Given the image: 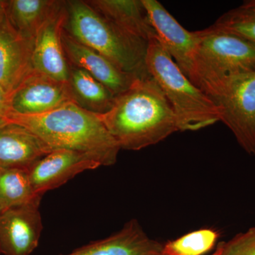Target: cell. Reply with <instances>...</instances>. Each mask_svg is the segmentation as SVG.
Here are the masks:
<instances>
[{
	"mask_svg": "<svg viewBox=\"0 0 255 255\" xmlns=\"http://www.w3.org/2000/svg\"><path fill=\"white\" fill-rule=\"evenodd\" d=\"M98 115L121 150H140L179 131L170 104L151 77L137 79L115 96L108 112Z\"/></svg>",
	"mask_w": 255,
	"mask_h": 255,
	"instance_id": "obj_1",
	"label": "cell"
},
{
	"mask_svg": "<svg viewBox=\"0 0 255 255\" xmlns=\"http://www.w3.org/2000/svg\"><path fill=\"white\" fill-rule=\"evenodd\" d=\"M7 122L26 128L52 150L65 149L86 154L101 166L114 165L121 150L98 114L84 110L75 102L41 115L11 112Z\"/></svg>",
	"mask_w": 255,
	"mask_h": 255,
	"instance_id": "obj_2",
	"label": "cell"
},
{
	"mask_svg": "<svg viewBox=\"0 0 255 255\" xmlns=\"http://www.w3.org/2000/svg\"><path fill=\"white\" fill-rule=\"evenodd\" d=\"M64 30L79 43L108 58L124 71L150 77L145 65L148 42L135 38L96 11L87 1H65Z\"/></svg>",
	"mask_w": 255,
	"mask_h": 255,
	"instance_id": "obj_3",
	"label": "cell"
},
{
	"mask_svg": "<svg viewBox=\"0 0 255 255\" xmlns=\"http://www.w3.org/2000/svg\"><path fill=\"white\" fill-rule=\"evenodd\" d=\"M145 65L170 104L179 131H194L220 122L219 107L182 73L157 37L148 41Z\"/></svg>",
	"mask_w": 255,
	"mask_h": 255,
	"instance_id": "obj_4",
	"label": "cell"
},
{
	"mask_svg": "<svg viewBox=\"0 0 255 255\" xmlns=\"http://www.w3.org/2000/svg\"><path fill=\"white\" fill-rule=\"evenodd\" d=\"M201 32L190 80L212 99L233 77L255 68V45L211 27Z\"/></svg>",
	"mask_w": 255,
	"mask_h": 255,
	"instance_id": "obj_5",
	"label": "cell"
},
{
	"mask_svg": "<svg viewBox=\"0 0 255 255\" xmlns=\"http://www.w3.org/2000/svg\"><path fill=\"white\" fill-rule=\"evenodd\" d=\"M212 100L221 110V120L239 145L255 155V68L225 84Z\"/></svg>",
	"mask_w": 255,
	"mask_h": 255,
	"instance_id": "obj_6",
	"label": "cell"
},
{
	"mask_svg": "<svg viewBox=\"0 0 255 255\" xmlns=\"http://www.w3.org/2000/svg\"><path fill=\"white\" fill-rule=\"evenodd\" d=\"M142 2L157 40L190 80L201 31L186 30L157 0H142Z\"/></svg>",
	"mask_w": 255,
	"mask_h": 255,
	"instance_id": "obj_7",
	"label": "cell"
},
{
	"mask_svg": "<svg viewBox=\"0 0 255 255\" xmlns=\"http://www.w3.org/2000/svg\"><path fill=\"white\" fill-rule=\"evenodd\" d=\"M66 18L65 1L41 25L33 38V70L60 82H68L70 65L62 43Z\"/></svg>",
	"mask_w": 255,
	"mask_h": 255,
	"instance_id": "obj_8",
	"label": "cell"
},
{
	"mask_svg": "<svg viewBox=\"0 0 255 255\" xmlns=\"http://www.w3.org/2000/svg\"><path fill=\"white\" fill-rule=\"evenodd\" d=\"M75 102L68 82H60L33 70L11 96V112L21 115L48 113Z\"/></svg>",
	"mask_w": 255,
	"mask_h": 255,
	"instance_id": "obj_9",
	"label": "cell"
},
{
	"mask_svg": "<svg viewBox=\"0 0 255 255\" xmlns=\"http://www.w3.org/2000/svg\"><path fill=\"white\" fill-rule=\"evenodd\" d=\"M41 199L4 211L0 217V251L4 255H31L39 243L43 223Z\"/></svg>",
	"mask_w": 255,
	"mask_h": 255,
	"instance_id": "obj_10",
	"label": "cell"
},
{
	"mask_svg": "<svg viewBox=\"0 0 255 255\" xmlns=\"http://www.w3.org/2000/svg\"><path fill=\"white\" fill-rule=\"evenodd\" d=\"M100 167L97 160L86 154L57 149L37 161L28 171L35 194L42 197L78 174Z\"/></svg>",
	"mask_w": 255,
	"mask_h": 255,
	"instance_id": "obj_11",
	"label": "cell"
},
{
	"mask_svg": "<svg viewBox=\"0 0 255 255\" xmlns=\"http://www.w3.org/2000/svg\"><path fill=\"white\" fill-rule=\"evenodd\" d=\"M33 39L26 38L6 19L0 25V87L12 95L33 71Z\"/></svg>",
	"mask_w": 255,
	"mask_h": 255,
	"instance_id": "obj_12",
	"label": "cell"
},
{
	"mask_svg": "<svg viewBox=\"0 0 255 255\" xmlns=\"http://www.w3.org/2000/svg\"><path fill=\"white\" fill-rule=\"evenodd\" d=\"M62 43L69 64L85 70L114 95L127 91L139 78L119 68L98 52L79 43L63 30Z\"/></svg>",
	"mask_w": 255,
	"mask_h": 255,
	"instance_id": "obj_13",
	"label": "cell"
},
{
	"mask_svg": "<svg viewBox=\"0 0 255 255\" xmlns=\"http://www.w3.org/2000/svg\"><path fill=\"white\" fill-rule=\"evenodd\" d=\"M52 150L26 128L8 123L0 127V168L29 169Z\"/></svg>",
	"mask_w": 255,
	"mask_h": 255,
	"instance_id": "obj_14",
	"label": "cell"
},
{
	"mask_svg": "<svg viewBox=\"0 0 255 255\" xmlns=\"http://www.w3.org/2000/svg\"><path fill=\"white\" fill-rule=\"evenodd\" d=\"M163 246L151 239L136 220H132L110 237L62 255H159Z\"/></svg>",
	"mask_w": 255,
	"mask_h": 255,
	"instance_id": "obj_15",
	"label": "cell"
},
{
	"mask_svg": "<svg viewBox=\"0 0 255 255\" xmlns=\"http://www.w3.org/2000/svg\"><path fill=\"white\" fill-rule=\"evenodd\" d=\"M87 2L135 38L148 42L157 36L142 0H87Z\"/></svg>",
	"mask_w": 255,
	"mask_h": 255,
	"instance_id": "obj_16",
	"label": "cell"
},
{
	"mask_svg": "<svg viewBox=\"0 0 255 255\" xmlns=\"http://www.w3.org/2000/svg\"><path fill=\"white\" fill-rule=\"evenodd\" d=\"M68 83L75 103L84 110L104 114L113 107L115 95L85 70L70 65Z\"/></svg>",
	"mask_w": 255,
	"mask_h": 255,
	"instance_id": "obj_17",
	"label": "cell"
},
{
	"mask_svg": "<svg viewBox=\"0 0 255 255\" xmlns=\"http://www.w3.org/2000/svg\"><path fill=\"white\" fill-rule=\"evenodd\" d=\"M6 14L16 31L33 39L37 31L63 1L56 0H9Z\"/></svg>",
	"mask_w": 255,
	"mask_h": 255,
	"instance_id": "obj_18",
	"label": "cell"
},
{
	"mask_svg": "<svg viewBox=\"0 0 255 255\" xmlns=\"http://www.w3.org/2000/svg\"><path fill=\"white\" fill-rule=\"evenodd\" d=\"M41 198L33 191L27 169L0 168V204L3 211Z\"/></svg>",
	"mask_w": 255,
	"mask_h": 255,
	"instance_id": "obj_19",
	"label": "cell"
},
{
	"mask_svg": "<svg viewBox=\"0 0 255 255\" xmlns=\"http://www.w3.org/2000/svg\"><path fill=\"white\" fill-rule=\"evenodd\" d=\"M219 236L218 231L209 228L193 231L166 243L162 253L166 255H203L214 248Z\"/></svg>",
	"mask_w": 255,
	"mask_h": 255,
	"instance_id": "obj_20",
	"label": "cell"
},
{
	"mask_svg": "<svg viewBox=\"0 0 255 255\" xmlns=\"http://www.w3.org/2000/svg\"><path fill=\"white\" fill-rule=\"evenodd\" d=\"M210 27L233 33L255 45V6L243 3L222 15Z\"/></svg>",
	"mask_w": 255,
	"mask_h": 255,
	"instance_id": "obj_21",
	"label": "cell"
},
{
	"mask_svg": "<svg viewBox=\"0 0 255 255\" xmlns=\"http://www.w3.org/2000/svg\"><path fill=\"white\" fill-rule=\"evenodd\" d=\"M223 255H255V227L223 242Z\"/></svg>",
	"mask_w": 255,
	"mask_h": 255,
	"instance_id": "obj_22",
	"label": "cell"
},
{
	"mask_svg": "<svg viewBox=\"0 0 255 255\" xmlns=\"http://www.w3.org/2000/svg\"><path fill=\"white\" fill-rule=\"evenodd\" d=\"M11 95L0 87V127L8 124L7 118L11 109Z\"/></svg>",
	"mask_w": 255,
	"mask_h": 255,
	"instance_id": "obj_23",
	"label": "cell"
},
{
	"mask_svg": "<svg viewBox=\"0 0 255 255\" xmlns=\"http://www.w3.org/2000/svg\"><path fill=\"white\" fill-rule=\"evenodd\" d=\"M6 6H7V1L0 0V25L6 19V16H7Z\"/></svg>",
	"mask_w": 255,
	"mask_h": 255,
	"instance_id": "obj_24",
	"label": "cell"
},
{
	"mask_svg": "<svg viewBox=\"0 0 255 255\" xmlns=\"http://www.w3.org/2000/svg\"><path fill=\"white\" fill-rule=\"evenodd\" d=\"M211 255H223V242L219 243V246L216 248V251Z\"/></svg>",
	"mask_w": 255,
	"mask_h": 255,
	"instance_id": "obj_25",
	"label": "cell"
},
{
	"mask_svg": "<svg viewBox=\"0 0 255 255\" xmlns=\"http://www.w3.org/2000/svg\"><path fill=\"white\" fill-rule=\"evenodd\" d=\"M244 3L247 4L251 5V6H255V0H251V1H246Z\"/></svg>",
	"mask_w": 255,
	"mask_h": 255,
	"instance_id": "obj_26",
	"label": "cell"
},
{
	"mask_svg": "<svg viewBox=\"0 0 255 255\" xmlns=\"http://www.w3.org/2000/svg\"><path fill=\"white\" fill-rule=\"evenodd\" d=\"M4 212V211H3L2 207H1V204H0V217H1V214H2V213Z\"/></svg>",
	"mask_w": 255,
	"mask_h": 255,
	"instance_id": "obj_27",
	"label": "cell"
},
{
	"mask_svg": "<svg viewBox=\"0 0 255 255\" xmlns=\"http://www.w3.org/2000/svg\"><path fill=\"white\" fill-rule=\"evenodd\" d=\"M159 255H166L162 254H162Z\"/></svg>",
	"mask_w": 255,
	"mask_h": 255,
	"instance_id": "obj_28",
	"label": "cell"
},
{
	"mask_svg": "<svg viewBox=\"0 0 255 255\" xmlns=\"http://www.w3.org/2000/svg\"><path fill=\"white\" fill-rule=\"evenodd\" d=\"M1 251H0V255H1Z\"/></svg>",
	"mask_w": 255,
	"mask_h": 255,
	"instance_id": "obj_29",
	"label": "cell"
}]
</instances>
